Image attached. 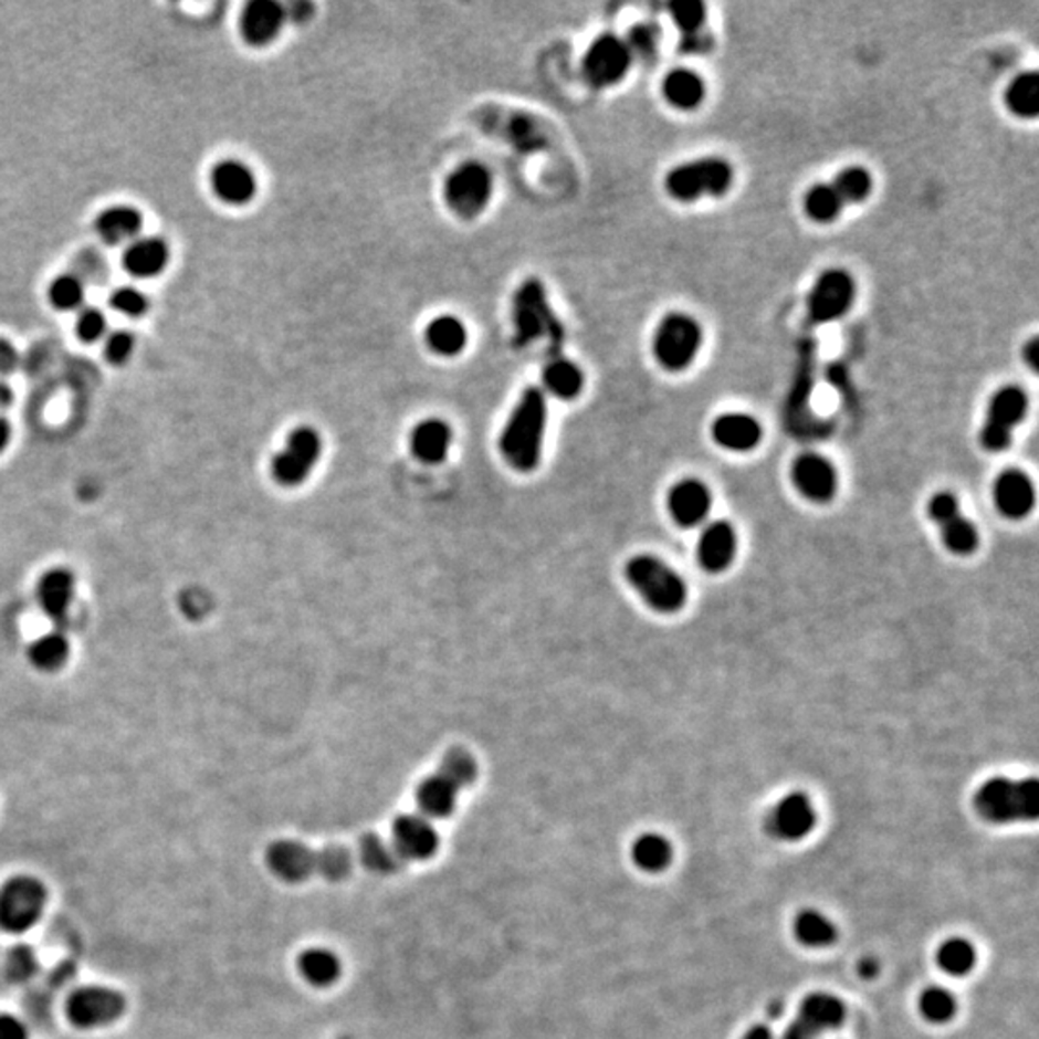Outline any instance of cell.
<instances>
[{
  "label": "cell",
  "instance_id": "cell-55",
  "mask_svg": "<svg viewBox=\"0 0 1039 1039\" xmlns=\"http://www.w3.org/2000/svg\"><path fill=\"white\" fill-rule=\"evenodd\" d=\"M713 46V39L706 33V31H701L697 35H690V38H682L680 41V51L688 52V54H701V52H706Z\"/></svg>",
  "mask_w": 1039,
  "mask_h": 1039
},
{
  "label": "cell",
  "instance_id": "cell-7",
  "mask_svg": "<svg viewBox=\"0 0 1039 1039\" xmlns=\"http://www.w3.org/2000/svg\"><path fill=\"white\" fill-rule=\"evenodd\" d=\"M49 905V890L43 880L31 874H15L0 885V930L22 935L38 926Z\"/></svg>",
  "mask_w": 1039,
  "mask_h": 1039
},
{
  "label": "cell",
  "instance_id": "cell-28",
  "mask_svg": "<svg viewBox=\"0 0 1039 1039\" xmlns=\"http://www.w3.org/2000/svg\"><path fill=\"white\" fill-rule=\"evenodd\" d=\"M143 230V214L129 204H114L97 216L95 231L106 245H129L139 238Z\"/></svg>",
  "mask_w": 1039,
  "mask_h": 1039
},
{
  "label": "cell",
  "instance_id": "cell-33",
  "mask_svg": "<svg viewBox=\"0 0 1039 1039\" xmlns=\"http://www.w3.org/2000/svg\"><path fill=\"white\" fill-rule=\"evenodd\" d=\"M543 387L563 401H571L584 391L586 376L578 364L566 357H553L543 368Z\"/></svg>",
  "mask_w": 1039,
  "mask_h": 1039
},
{
  "label": "cell",
  "instance_id": "cell-20",
  "mask_svg": "<svg viewBox=\"0 0 1039 1039\" xmlns=\"http://www.w3.org/2000/svg\"><path fill=\"white\" fill-rule=\"evenodd\" d=\"M393 847L405 859L426 861L438 851V831L422 815H401L393 822Z\"/></svg>",
  "mask_w": 1039,
  "mask_h": 1039
},
{
  "label": "cell",
  "instance_id": "cell-27",
  "mask_svg": "<svg viewBox=\"0 0 1039 1039\" xmlns=\"http://www.w3.org/2000/svg\"><path fill=\"white\" fill-rule=\"evenodd\" d=\"M170 262V246L160 238H137L126 246L122 264L126 272L139 280H153L162 274Z\"/></svg>",
  "mask_w": 1039,
  "mask_h": 1039
},
{
  "label": "cell",
  "instance_id": "cell-30",
  "mask_svg": "<svg viewBox=\"0 0 1039 1039\" xmlns=\"http://www.w3.org/2000/svg\"><path fill=\"white\" fill-rule=\"evenodd\" d=\"M459 791L461 789L454 786L453 781H449L443 774H431L428 778H423L416 789V802L422 810V817L447 818L453 815Z\"/></svg>",
  "mask_w": 1039,
  "mask_h": 1039
},
{
  "label": "cell",
  "instance_id": "cell-22",
  "mask_svg": "<svg viewBox=\"0 0 1039 1039\" xmlns=\"http://www.w3.org/2000/svg\"><path fill=\"white\" fill-rule=\"evenodd\" d=\"M711 438L716 445L732 453L753 451L763 439V426L755 416L745 412H726L714 418Z\"/></svg>",
  "mask_w": 1039,
  "mask_h": 1039
},
{
  "label": "cell",
  "instance_id": "cell-4",
  "mask_svg": "<svg viewBox=\"0 0 1039 1039\" xmlns=\"http://www.w3.org/2000/svg\"><path fill=\"white\" fill-rule=\"evenodd\" d=\"M513 324L518 347L549 342L553 349H560L565 343V327L550 308L543 283L535 277L522 283L514 293Z\"/></svg>",
  "mask_w": 1039,
  "mask_h": 1039
},
{
  "label": "cell",
  "instance_id": "cell-50",
  "mask_svg": "<svg viewBox=\"0 0 1039 1039\" xmlns=\"http://www.w3.org/2000/svg\"><path fill=\"white\" fill-rule=\"evenodd\" d=\"M134 334H129L126 329L112 332V334H106V337H104V358L114 366L126 364L134 355Z\"/></svg>",
  "mask_w": 1039,
  "mask_h": 1039
},
{
  "label": "cell",
  "instance_id": "cell-10",
  "mask_svg": "<svg viewBox=\"0 0 1039 1039\" xmlns=\"http://www.w3.org/2000/svg\"><path fill=\"white\" fill-rule=\"evenodd\" d=\"M127 1009L126 995L108 986H83L67 995L66 1017L80 1030L118 1022Z\"/></svg>",
  "mask_w": 1039,
  "mask_h": 1039
},
{
  "label": "cell",
  "instance_id": "cell-42",
  "mask_svg": "<svg viewBox=\"0 0 1039 1039\" xmlns=\"http://www.w3.org/2000/svg\"><path fill=\"white\" fill-rule=\"evenodd\" d=\"M669 14L682 38L705 31L709 7L701 0H674L669 4Z\"/></svg>",
  "mask_w": 1039,
  "mask_h": 1039
},
{
  "label": "cell",
  "instance_id": "cell-38",
  "mask_svg": "<svg viewBox=\"0 0 1039 1039\" xmlns=\"http://www.w3.org/2000/svg\"><path fill=\"white\" fill-rule=\"evenodd\" d=\"M70 657V641L64 630L49 631L35 639L30 647V661L41 672H56L66 664Z\"/></svg>",
  "mask_w": 1039,
  "mask_h": 1039
},
{
  "label": "cell",
  "instance_id": "cell-17",
  "mask_svg": "<svg viewBox=\"0 0 1039 1039\" xmlns=\"http://www.w3.org/2000/svg\"><path fill=\"white\" fill-rule=\"evenodd\" d=\"M791 482L802 497L812 503H828L838 491V472L822 454L805 453L795 459Z\"/></svg>",
  "mask_w": 1039,
  "mask_h": 1039
},
{
  "label": "cell",
  "instance_id": "cell-18",
  "mask_svg": "<svg viewBox=\"0 0 1039 1039\" xmlns=\"http://www.w3.org/2000/svg\"><path fill=\"white\" fill-rule=\"evenodd\" d=\"M210 187L216 197L225 204L245 207L256 197L259 181L254 171L245 162L228 158L212 168Z\"/></svg>",
  "mask_w": 1039,
  "mask_h": 1039
},
{
  "label": "cell",
  "instance_id": "cell-45",
  "mask_svg": "<svg viewBox=\"0 0 1039 1039\" xmlns=\"http://www.w3.org/2000/svg\"><path fill=\"white\" fill-rule=\"evenodd\" d=\"M919 1009L922 1017L926 1018L932 1025H943L949 1022L951 1018L957 1012V1001L945 987H928L924 989L919 999Z\"/></svg>",
  "mask_w": 1039,
  "mask_h": 1039
},
{
  "label": "cell",
  "instance_id": "cell-1",
  "mask_svg": "<svg viewBox=\"0 0 1039 1039\" xmlns=\"http://www.w3.org/2000/svg\"><path fill=\"white\" fill-rule=\"evenodd\" d=\"M547 399L539 387H527L506 420L498 438V451L506 464L527 474L539 466L547 428Z\"/></svg>",
  "mask_w": 1039,
  "mask_h": 1039
},
{
  "label": "cell",
  "instance_id": "cell-51",
  "mask_svg": "<svg viewBox=\"0 0 1039 1039\" xmlns=\"http://www.w3.org/2000/svg\"><path fill=\"white\" fill-rule=\"evenodd\" d=\"M316 870L329 880L345 877L350 870L349 854L337 847L327 849L324 853L316 854Z\"/></svg>",
  "mask_w": 1039,
  "mask_h": 1039
},
{
  "label": "cell",
  "instance_id": "cell-16",
  "mask_svg": "<svg viewBox=\"0 0 1039 1039\" xmlns=\"http://www.w3.org/2000/svg\"><path fill=\"white\" fill-rule=\"evenodd\" d=\"M39 609L43 610L56 630H64L70 622L75 599V576L67 568H51L38 581Z\"/></svg>",
  "mask_w": 1039,
  "mask_h": 1039
},
{
  "label": "cell",
  "instance_id": "cell-14",
  "mask_svg": "<svg viewBox=\"0 0 1039 1039\" xmlns=\"http://www.w3.org/2000/svg\"><path fill=\"white\" fill-rule=\"evenodd\" d=\"M928 516L940 527L943 545L955 555H970L980 545V534L970 518L961 513L958 498L949 491H940L930 498Z\"/></svg>",
  "mask_w": 1039,
  "mask_h": 1039
},
{
  "label": "cell",
  "instance_id": "cell-44",
  "mask_svg": "<svg viewBox=\"0 0 1039 1039\" xmlns=\"http://www.w3.org/2000/svg\"><path fill=\"white\" fill-rule=\"evenodd\" d=\"M49 301L60 312L82 308L85 301V282L75 274H62L49 285Z\"/></svg>",
  "mask_w": 1039,
  "mask_h": 1039
},
{
  "label": "cell",
  "instance_id": "cell-25",
  "mask_svg": "<svg viewBox=\"0 0 1039 1039\" xmlns=\"http://www.w3.org/2000/svg\"><path fill=\"white\" fill-rule=\"evenodd\" d=\"M711 505V491L699 480H682L669 491V513L680 526H697L706 518Z\"/></svg>",
  "mask_w": 1039,
  "mask_h": 1039
},
{
  "label": "cell",
  "instance_id": "cell-31",
  "mask_svg": "<svg viewBox=\"0 0 1039 1039\" xmlns=\"http://www.w3.org/2000/svg\"><path fill=\"white\" fill-rule=\"evenodd\" d=\"M1003 104L1015 118L1036 119L1039 114V74L1026 70L1015 75L1003 91Z\"/></svg>",
  "mask_w": 1039,
  "mask_h": 1039
},
{
  "label": "cell",
  "instance_id": "cell-35",
  "mask_svg": "<svg viewBox=\"0 0 1039 1039\" xmlns=\"http://www.w3.org/2000/svg\"><path fill=\"white\" fill-rule=\"evenodd\" d=\"M801 208L802 214L807 216L810 222L817 225H830L841 218L846 204L841 202L830 181H826V183L810 186L802 193Z\"/></svg>",
  "mask_w": 1039,
  "mask_h": 1039
},
{
  "label": "cell",
  "instance_id": "cell-40",
  "mask_svg": "<svg viewBox=\"0 0 1039 1039\" xmlns=\"http://www.w3.org/2000/svg\"><path fill=\"white\" fill-rule=\"evenodd\" d=\"M794 928L797 940L802 945L812 947V949H820V947L830 945L836 940V934H838L830 919L822 913H818V911H802V913H799V916L795 919Z\"/></svg>",
  "mask_w": 1039,
  "mask_h": 1039
},
{
  "label": "cell",
  "instance_id": "cell-21",
  "mask_svg": "<svg viewBox=\"0 0 1039 1039\" xmlns=\"http://www.w3.org/2000/svg\"><path fill=\"white\" fill-rule=\"evenodd\" d=\"M994 498L997 511L1007 518L1020 520L1032 513L1036 505V490L1030 475L1009 468L995 480Z\"/></svg>",
  "mask_w": 1039,
  "mask_h": 1039
},
{
  "label": "cell",
  "instance_id": "cell-36",
  "mask_svg": "<svg viewBox=\"0 0 1039 1039\" xmlns=\"http://www.w3.org/2000/svg\"><path fill=\"white\" fill-rule=\"evenodd\" d=\"M297 966L298 974L314 987L332 986L342 976V961L334 951L324 947L303 951L298 955Z\"/></svg>",
  "mask_w": 1039,
  "mask_h": 1039
},
{
  "label": "cell",
  "instance_id": "cell-37",
  "mask_svg": "<svg viewBox=\"0 0 1039 1039\" xmlns=\"http://www.w3.org/2000/svg\"><path fill=\"white\" fill-rule=\"evenodd\" d=\"M846 207L862 204L874 193V176L864 166H846L830 181Z\"/></svg>",
  "mask_w": 1039,
  "mask_h": 1039
},
{
  "label": "cell",
  "instance_id": "cell-48",
  "mask_svg": "<svg viewBox=\"0 0 1039 1039\" xmlns=\"http://www.w3.org/2000/svg\"><path fill=\"white\" fill-rule=\"evenodd\" d=\"M111 308L127 318H141L149 312V298L145 297V293L137 287L124 285L112 291Z\"/></svg>",
  "mask_w": 1039,
  "mask_h": 1039
},
{
  "label": "cell",
  "instance_id": "cell-43",
  "mask_svg": "<svg viewBox=\"0 0 1039 1039\" xmlns=\"http://www.w3.org/2000/svg\"><path fill=\"white\" fill-rule=\"evenodd\" d=\"M438 773L443 774L449 781H453L454 786L462 789V787L472 786L477 778V763L470 751L453 747L447 751Z\"/></svg>",
  "mask_w": 1039,
  "mask_h": 1039
},
{
  "label": "cell",
  "instance_id": "cell-29",
  "mask_svg": "<svg viewBox=\"0 0 1039 1039\" xmlns=\"http://www.w3.org/2000/svg\"><path fill=\"white\" fill-rule=\"evenodd\" d=\"M453 443V430L439 418H428L416 426L410 435V451L423 464H441Z\"/></svg>",
  "mask_w": 1039,
  "mask_h": 1039
},
{
  "label": "cell",
  "instance_id": "cell-47",
  "mask_svg": "<svg viewBox=\"0 0 1039 1039\" xmlns=\"http://www.w3.org/2000/svg\"><path fill=\"white\" fill-rule=\"evenodd\" d=\"M623 41L630 49L633 59L636 56L643 60L653 59L657 51H659V43H661V31L651 23H636Z\"/></svg>",
  "mask_w": 1039,
  "mask_h": 1039
},
{
  "label": "cell",
  "instance_id": "cell-3",
  "mask_svg": "<svg viewBox=\"0 0 1039 1039\" xmlns=\"http://www.w3.org/2000/svg\"><path fill=\"white\" fill-rule=\"evenodd\" d=\"M974 809L987 822L1007 825L1036 820L1039 815L1038 779L991 778L974 794Z\"/></svg>",
  "mask_w": 1039,
  "mask_h": 1039
},
{
  "label": "cell",
  "instance_id": "cell-57",
  "mask_svg": "<svg viewBox=\"0 0 1039 1039\" xmlns=\"http://www.w3.org/2000/svg\"><path fill=\"white\" fill-rule=\"evenodd\" d=\"M1022 360H1025L1032 371H1038V360H1039V339L1038 337H1032L1030 342L1025 343L1022 347Z\"/></svg>",
  "mask_w": 1039,
  "mask_h": 1039
},
{
  "label": "cell",
  "instance_id": "cell-41",
  "mask_svg": "<svg viewBox=\"0 0 1039 1039\" xmlns=\"http://www.w3.org/2000/svg\"><path fill=\"white\" fill-rule=\"evenodd\" d=\"M937 965L949 976H966L976 965V949L963 937H951L937 949Z\"/></svg>",
  "mask_w": 1039,
  "mask_h": 1039
},
{
  "label": "cell",
  "instance_id": "cell-8",
  "mask_svg": "<svg viewBox=\"0 0 1039 1039\" xmlns=\"http://www.w3.org/2000/svg\"><path fill=\"white\" fill-rule=\"evenodd\" d=\"M1030 397L1022 387L1003 386L989 397L980 443L989 453H1003L1012 443V433L1025 422Z\"/></svg>",
  "mask_w": 1039,
  "mask_h": 1039
},
{
  "label": "cell",
  "instance_id": "cell-13",
  "mask_svg": "<svg viewBox=\"0 0 1039 1039\" xmlns=\"http://www.w3.org/2000/svg\"><path fill=\"white\" fill-rule=\"evenodd\" d=\"M633 64L630 49L615 33H602L595 39L584 56V75L597 90H607L626 80Z\"/></svg>",
  "mask_w": 1039,
  "mask_h": 1039
},
{
  "label": "cell",
  "instance_id": "cell-59",
  "mask_svg": "<svg viewBox=\"0 0 1039 1039\" xmlns=\"http://www.w3.org/2000/svg\"><path fill=\"white\" fill-rule=\"evenodd\" d=\"M10 439H12L10 422H8L7 418L0 416V454L7 451V447L10 445Z\"/></svg>",
  "mask_w": 1039,
  "mask_h": 1039
},
{
  "label": "cell",
  "instance_id": "cell-46",
  "mask_svg": "<svg viewBox=\"0 0 1039 1039\" xmlns=\"http://www.w3.org/2000/svg\"><path fill=\"white\" fill-rule=\"evenodd\" d=\"M39 970V958L35 955V951L31 949L30 945H14L12 949L7 953V961H4V973H7V978L14 984H23V982H30Z\"/></svg>",
  "mask_w": 1039,
  "mask_h": 1039
},
{
  "label": "cell",
  "instance_id": "cell-56",
  "mask_svg": "<svg viewBox=\"0 0 1039 1039\" xmlns=\"http://www.w3.org/2000/svg\"><path fill=\"white\" fill-rule=\"evenodd\" d=\"M781 1039H817V1033L812 1032L809 1026L802 1025L801 1020L797 1018L795 1022L787 1026Z\"/></svg>",
  "mask_w": 1039,
  "mask_h": 1039
},
{
  "label": "cell",
  "instance_id": "cell-15",
  "mask_svg": "<svg viewBox=\"0 0 1039 1039\" xmlns=\"http://www.w3.org/2000/svg\"><path fill=\"white\" fill-rule=\"evenodd\" d=\"M815 825H817V810L810 797L801 791H794L781 797L774 805L766 822L768 831L781 841H799L805 836H809Z\"/></svg>",
  "mask_w": 1039,
  "mask_h": 1039
},
{
  "label": "cell",
  "instance_id": "cell-32",
  "mask_svg": "<svg viewBox=\"0 0 1039 1039\" xmlns=\"http://www.w3.org/2000/svg\"><path fill=\"white\" fill-rule=\"evenodd\" d=\"M799 1020L802 1025L809 1026L812 1032H828L836 1030L843 1025L846 1020V1007L839 1001L838 997L830 994H810L802 999L801 1009H799Z\"/></svg>",
  "mask_w": 1039,
  "mask_h": 1039
},
{
  "label": "cell",
  "instance_id": "cell-49",
  "mask_svg": "<svg viewBox=\"0 0 1039 1039\" xmlns=\"http://www.w3.org/2000/svg\"><path fill=\"white\" fill-rule=\"evenodd\" d=\"M108 329V319L103 311L98 308H82L77 322H75V332L83 343L103 342Z\"/></svg>",
  "mask_w": 1039,
  "mask_h": 1039
},
{
  "label": "cell",
  "instance_id": "cell-39",
  "mask_svg": "<svg viewBox=\"0 0 1039 1039\" xmlns=\"http://www.w3.org/2000/svg\"><path fill=\"white\" fill-rule=\"evenodd\" d=\"M631 859L646 872H661L672 861V846L661 833H643L631 846Z\"/></svg>",
  "mask_w": 1039,
  "mask_h": 1039
},
{
  "label": "cell",
  "instance_id": "cell-2",
  "mask_svg": "<svg viewBox=\"0 0 1039 1039\" xmlns=\"http://www.w3.org/2000/svg\"><path fill=\"white\" fill-rule=\"evenodd\" d=\"M735 170L722 156H701L678 164L664 176V191L670 199L683 204L721 199L734 187Z\"/></svg>",
  "mask_w": 1039,
  "mask_h": 1039
},
{
  "label": "cell",
  "instance_id": "cell-53",
  "mask_svg": "<svg viewBox=\"0 0 1039 1039\" xmlns=\"http://www.w3.org/2000/svg\"><path fill=\"white\" fill-rule=\"evenodd\" d=\"M0 1039H30V1028L22 1018L0 1012Z\"/></svg>",
  "mask_w": 1039,
  "mask_h": 1039
},
{
  "label": "cell",
  "instance_id": "cell-12",
  "mask_svg": "<svg viewBox=\"0 0 1039 1039\" xmlns=\"http://www.w3.org/2000/svg\"><path fill=\"white\" fill-rule=\"evenodd\" d=\"M322 438L311 426H298L291 431L282 451L272 461V475L283 487H297L306 482L322 456Z\"/></svg>",
  "mask_w": 1039,
  "mask_h": 1039
},
{
  "label": "cell",
  "instance_id": "cell-11",
  "mask_svg": "<svg viewBox=\"0 0 1039 1039\" xmlns=\"http://www.w3.org/2000/svg\"><path fill=\"white\" fill-rule=\"evenodd\" d=\"M447 207L464 220H474L487 208L493 195V176L480 162H464L445 181Z\"/></svg>",
  "mask_w": 1039,
  "mask_h": 1039
},
{
  "label": "cell",
  "instance_id": "cell-34",
  "mask_svg": "<svg viewBox=\"0 0 1039 1039\" xmlns=\"http://www.w3.org/2000/svg\"><path fill=\"white\" fill-rule=\"evenodd\" d=\"M426 343L433 353L441 357L461 355L468 343V329L464 322L451 314H443L431 319L426 327Z\"/></svg>",
  "mask_w": 1039,
  "mask_h": 1039
},
{
  "label": "cell",
  "instance_id": "cell-52",
  "mask_svg": "<svg viewBox=\"0 0 1039 1039\" xmlns=\"http://www.w3.org/2000/svg\"><path fill=\"white\" fill-rule=\"evenodd\" d=\"M364 861L376 870H389L393 867V853L387 851L381 839L366 838L363 841Z\"/></svg>",
  "mask_w": 1039,
  "mask_h": 1039
},
{
  "label": "cell",
  "instance_id": "cell-24",
  "mask_svg": "<svg viewBox=\"0 0 1039 1039\" xmlns=\"http://www.w3.org/2000/svg\"><path fill=\"white\" fill-rule=\"evenodd\" d=\"M735 553H737V534H735V527L724 520L709 524L699 537V565L711 574L726 570L727 566L734 563Z\"/></svg>",
  "mask_w": 1039,
  "mask_h": 1039
},
{
  "label": "cell",
  "instance_id": "cell-58",
  "mask_svg": "<svg viewBox=\"0 0 1039 1039\" xmlns=\"http://www.w3.org/2000/svg\"><path fill=\"white\" fill-rule=\"evenodd\" d=\"M742 1039H774V1033L768 1026L755 1025L751 1026L749 1030L743 1033Z\"/></svg>",
  "mask_w": 1039,
  "mask_h": 1039
},
{
  "label": "cell",
  "instance_id": "cell-9",
  "mask_svg": "<svg viewBox=\"0 0 1039 1039\" xmlns=\"http://www.w3.org/2000/svg\"><path fill=\"white\" fill-rule=\"evenodd\" d=\"M857 301V280L846 267H826L807 293V316L812 324L826 326L846 318Z\"/></svg>",
  "mask_w": 1039,
  "mask_h": 1039
},
{
  "label": "cell",
  "instance_id": "cell-6",
  "mask_svg": "<svg viewBox=\"0 0 1039 1039\" xmlns=\"http://www.w3.org/2000/svg\"><path fill=\"white\" fill-rule=\"evenodd\" d=\"M705 334L695 316L688 312H669L654 327L651 353L662 370L685 371L703 349Z\"/></svg>",
  "mask_w": 1039,
  "mask_h": 1039
},
{
  "label": "cell",
  "instance_id": "cell-26",
  "mask_svg": "<svg viewBox=\"0 0 1039 1039\" xmlns=\"http://www.w3.org/2000/svg\"><path fill=\"white\" fill-rule=\"evenodd\" d=\"M662 98L674 111L693 112L706 101V82L691 67H674L662 77Z\"/></svg>",
  "mask_w": 1039,
  "mask_h": 1039
},
{
  "label": "cell",
  "instance_id": "cell-23",
  "mask_svg": "<svg viewBox=\"0 0 1039 1039\" xmlns=\"http://www.w3.org/2000/svg\"><path fill=\"white\" fill-rule=\"evenodd\" d=\"M266 864L283 882H303L316 872V853L303 843L282 839L267 847Z\"/></svg>",
  "mask_w": 1039,
  "mask_h": 1039
},
{
  "label": "cell",
  "instance_id": "cell-19",
  "mask_svg": "<svg viewBox=\"0 0 1039 1039\" xmlns=\"http://www.w3.org/2000/svg\"><path fill=\"white\" fill-rule=\"evenodd\" d=\"M287 20V10L275 0H253L243 8L239 31L251 46H266L274 43L282 33Z\"/></svg>",
  "mask_w": 1039,
  "mask_h": 1039
},
{
  "label": "cell",
  "instance_id": "cell-5",
  "mask_svg": "<svg viewBox=\"0 0 1039 1039\" xmlns=\"http://www.w3.org/2000/svg\"><path fill=\"white\" fill-rule=\"evenodd\" d=\"M626 579L651 609L674 615L688 602V586L682 576L654 555H638L626 565Z\"/></svg>",
  "mask_w": 1039,
  "mask_h": 1039
},
{
  "label": "cell",
  "instance_id": "cell-61",
  "mask_svg": "<svg viewBox=\"0 0 1039 1039\" xmlns=\"http://www.w3.org/2000/svg\"><path fill=\"white\" fill-rule=\"evenodd\" d=\"M859 974L864 976V978H874L878 974L877 961L870 957L862 958L861 963H859Z\"/></svg>",
  "mask_w": 1039,
  "mask_h": 1039
},
{
  "label": "cell",
  "instance_id": "cell-60",
  "mask_svg": "<svg viewBox=\"0 0 1039 1039\" xmlns=\"http://www.w3.org/2000/svg\"><path fill=\"white\" fill-rule=\"evenodd\" d=\"M14 402V391L4 379L0 378V409H8Z\"/></svg>",
  "mask_w": 1039,
  "mask_h": 1039
},
{
  "label": "cell",
  "instance_id": "cell-54",
  "mask_svg": "<svg viewBox=\"0 0 1039 1039\" xmlns=\"http://www.w3.org/2000/svg\"><path fill=\"white\" fill-rule=\"evenodd\" d=\"M20 364V353L14 347V343L0 337V378L14 374Z\"/></svg>",
  "mask_w": 1039,
  "mask_h": 1039
}]
</instances>
